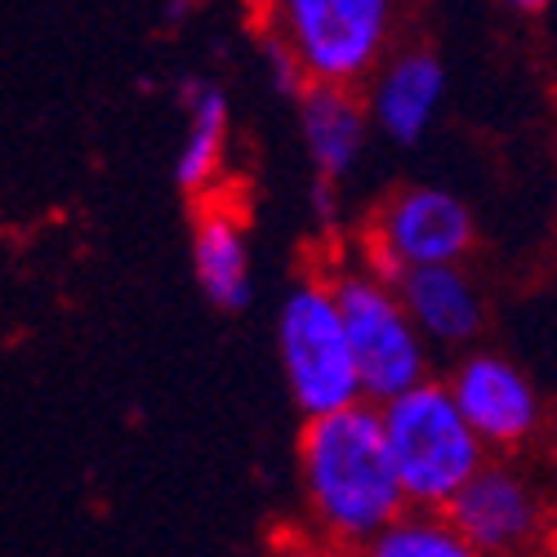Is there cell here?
Listing matches in <instances>:
<instances>
[{"label": "cell", "mask_w": 557, "mask_h": 557, "mask_svg": "<svg viewBox=\"0 0 557 557\" xmlns=\"http://www.w3.org/2000/svg\"><path fill=\"white\" fill-rule=\"evenodd\" d=\"M299 469L321 527L344 540H375L401 522V478L375 406H352L308 420L299 437Z\"/></svg>", "instance_id": "6da1fadb"}, {"label": "cell", "mask_w": 557, "mask_h": 557, "mask_svg": "<svg viewBox=\"0 0 557 557\" xmlns=\"http://www.w3.org/2000/svg\"><path fill=\"white\" fill-rule=\"evenodd\" d=\"M380 420L410 504L450 508V499L482 473V437L459 414L446 384L424 380L380 406Z\"/></svg>", "instance_id": "7a4b0ae2"}, {"label": "cell", "mask_w": 557, "mask_h": 557, "mask_svg": "<svg viewBox=\"0 0 557 557\" xmlns=\"http://www.w3.org/2000/svg\"><path fill=\"white\" fill-rule=\"evenodd\" d=\"M276 352H282L290 397L308 420H326V414L361 406V370L335 286L299 282L286 295L282 312H276Z\"/></svg>", "instance_id": "3957f363"}, {"label": "cell", "mask_w": 557, "mask_h": 557, "mask_svg": "<svg viewBox=\"0 0 557 557\" xmlns=\"http://www.w3.org/2000/svg\"><path fill=\"white\" fill-rule=\"evenodd\" d=\"M272 32L286 40L308 85L348 89L384 54L388 5L384 0H286L276 5Z\"/></svg>", "instance_id": "277c9868"}, {"label": "cell", "mask_w": 557, "mask_h": 557, "mask_svg": "<svg viewBox=\"0 0 557 557\" xmlns=\"http://www.w3.org/2000/svg\"><path fill=\"white\" fill-rule=\"evenodd\" d=\"M335 299L344 312V326L352 339V357L361 370V393L370 401L388 406L393 397L424 384V339L410 321L397 290H388L380 276L348 272L335 282Z\"/></svg>", "instance_id": "5b68a950"}, {"label": "cell", "mask_w": 557, "mask_h": 557, "mask_svg": "<svg viewBox=\"0 0 557 557\" xmlns=\"http://www.w3.org/2000/svg\"><path fill=\"white\" fill-rule=\"evenodd\" d=\"M375 263L401 282L414 268H455L473 246V214L455 193L410 188L388 201L375 232Z\"/></svg>", "instance_id": "8992f818"}, {"label": "cell", "mask_w": 557, "mask_h": 557, "mask_svg": "<svg viewBox=\"0 0 557 557\" xmlns=\"http://www.w3.org/2000/svg\"><path fill=\"white\" fill-rule=\"evenodd\" d=\"M459 414L469 420V429L495 446H513L535 433L540 424V397L527 384L518 366H508L504 357H469L455 380L446 384Z\"/></svg>", "instance_id": "52a82bcc"}, {"label": "cell", "mask_w": 557, "mask_h": 557, "mask_svg": "<svg viewBox=\"0 0 557 557\" xmlns=\"http://www.w3.org/2000/svg\"><path fill=\"white\" fill-rule=\"evenodd\" d=\"M446 522L478 553H508V548H518L522 540L535 535L540 504H535L531 486L518 473L482 469L469 486L450 499Z\"/></svg>", "instance_id": "ba28073f"}, {"label": "cell", "mask_w": 557, "mask_h": 557, "mask_svg": "<svg viewBox=\"0 0 557 557\" xmlns=\"http://www.w3.org/2000/svg\"><path fill=\"white\" fill-rule=\"evenodd\" d=\"M193 272L201 295L219 312H242L255 295L250 282V246H246V227L232 210H201L193 227Z\"/></svg>", "instance_id": "9c48e42d"}, {"label": "cell", "mask_w": 557, "mask_h": 557, "mask_svg": "<svg viewBox=\"0 0 557 557\" xmlns=\"http://www.w3.org/2000/svg\"><path fill=\"white\" fill-rule=\"evenodd\" d=\"M442 89H446V72L437 63V54L406 50L384 67L370 108H375V121L388 138H397V144H414V138L429 129V121L442 103Z\"/></svg>", "instance_id": "30bf717a"}, {"label": "cell", "mask_w": 557, "mask_h": 557, "mask_svg": "<svg viewBox=\"0 0 557 557\" xmlns=\"http://www.w3.org/2000/svg\"><path fill=\"white\" fill-rule=\"evenodd\" d=\"M397 295L420 326L442 344H463L482 331V304L473 282L459 268H414L397 282Z\"/></svg>", "instance_id": "8fae6325"}, {"label": "cell", "mask_w": 557, "mask_h": 557, "mask_svg": "<svg viewBox=\"0 0 557 557\" xmlns=\"http://www.w3.org/2000/svg\"><path fill=\"white\" fill-rule=\"evenodd\" d=\"M299 129L304 148L317 165V178H339L352 170L366 144V112L348 89L335 85H308V95L299 99Z\"/></svg>", "instance_id": "7c38bea8"}, {"label": "cell", "mask_w": 557, "mask_h": 557, "mask_svg": "<svg viewBox=\"0 0 557 557\" xmlns=\"http://www.w3.org/2000/svg\"><path fill=\"white\" fill-rule=\"evenodd\" d=\"M178 99L188 108V138L178 148L174 178L183 193H206L223 170L227 152V99L223 89L206 76H188L178 85Z\"/></svg>", "instance_id": "4fadbf2b"}, {"label": "cell", "mask_w": 557, "mask_h": 557, "mask_svg": "<svg viewBox=\"0 0 557 557\" xmlns=\"http://www.w3.org/2000/svg\"><path fill=\"white\" fill-rule=\"evenodd\" d=\"M366 557H482L446 518H401L366 544Z\"/></svg>", "instance_id": "5bb4252c"}, {"label": "cell", "mask_w": 557, "mask_h": 557, "mask_svg": "<svg viewBox=\"0 0 557 557\" xmlns=\"http://www.w3.org/2000/svg\"><path fill=\"white\" fill-rule=\"evenodd\" d=\"M263 59H268L272 81H276V89H282V95H290V99H304V95H308V81H304V72H299V63H295V54L286 50V40L276 36V32H268V36H263Z\"/></svg>", "instance_id": "9a60e30c"}, {"label": "cell", "mask_w": 557, "mask_h": 557, "mask_svg": "<svg viewBox=\"0 0 557 557\" xmlns=\"http://www.w3.org/2000/svg\"><path fill=\"white\" fill-rule=\"evenodd\" d=\"M312 206H317V214L326 219V223H335V183L331 178H317L312 183Z\"/></svg>", "instance_id": "2e32d148"}]
</instances>
